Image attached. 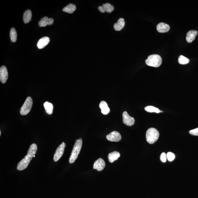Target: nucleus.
Instances as JSON below:
<instances>
[{
  "label": "nucleus",
  "instance_id": "nucleus-1",
  "mask_svg": "<svg viewBox=\"0 0 198 198\" xmlns=\"http://www.w3.org/2000/svg\"><path fill=\"white\" fill-rule=\"evenodd\" d=\"M82 145V140L81 138L76 140L73 149L72 153L69 160V163L72 164L77 159Z\"/></svg>",
  "mask_w": 198,
  "mask_h": 198
},
{
  "label": "nucleus",
  "instance_id": "nucleus-2",
  "mask_svg": "<svg viewBox=\"0 0 198 198\" xmlns=\"http://www.w3.org/2000/svg\"><path fill=\"white\" fill-rule=\"evenodd\" d=\"M145 62L147 65L150 67H159L162 64V58L159 55H151L146 60Z\"/></svg>",
  "mask_w": 198,
  "mask_h": 198
},
{
  "label": "nucleus",
  "instance_id": "nucleus-3",
  "mask_svg": "<svg viewBox=\"0 0 198 198\" xmlns=\"http://www.w3.org/2000/svg\"><path fill=\"white\" fill-rule=\"evenodd\" d=\"M159 133L155 128H151L147 130L146 134L147 141L150 144H153L159 139Z\"/></svg>",
  "mask_w": 198,
  "mask_h": 198
},
{
  "label": "nucleus",
  "instance_id": "nucleus-4",
  "mask_svg": "<svg viewBox=\"0 0 198 198\" xmlns=\"http://www.w3.org/2000/svg\"><path fill=\"white\" fill-rule=\"evenodd\" d=\"M33 104V100L30 97H27L25 102L21 107L20 111L21 114L22 115H25L29 114L32 108Z\"/></svg>",
  "mask_w": 198,
  "mask_h": 198
},
{
  "label": "nucleus",
  "instance_id": "nucleus-5",
  "mask_svg": "<svg viewBox=\"0 0 198 198\" xmlns=\"http://www.w3.org/2000/svg\"><path fill=\"white\" fill-rule=\"evenodd\" d=\"M32 158L29 157L28 156L26 155L24 159L18 163L17 165V170L18 171H22L26 169L28 166Z\"/></svg>",
  "mask_w": 198,
  "mask_h": 198
},
{
  "label": "nucleus",
  "instance_id": "nucleus-6",
  "mask_svg": "<svg viewBox=\"0 0 198 198\" xmlns=\"http://www.w3.org/2000/svg\"><path fill=\"white\" fill-rule=\"evenodd\" d=\"M65 146V144L63 142L57 149L53 158L55 162L58 161L63 155Z\"/></svg>",
  "mask_w": 198,
  "mask_h": 198
},
{
  "label": "nucleus",
  "instance_id": "nucleus-7",
  "mask_svg": "<svg viewBox=\"0 0 198 198\" xmlns=\"http://www.w3.org/2000/svg\"><path fill=\"white\" fill-rule=\"evenodd\" d=\"M106 138L107 140L111 142H119L120 141L121 137L119 132L114 131L111 132L107 135Z\"/></svg>",
  "mask_w": 198,
  "mask_h": 198
},
{
  "label": "nucleus",
  "instance_id": "nucleus-8",
  "mask_svg": "<svg viewBox=\"0 0 198 198\" xmlns=\"http://www.w3.org/2000/svg\"><path fill=\"white\" fill-rule=\"evenodd\" d=\"M123 123L127 126H131L134 124V118L130 116L126 111L123 113Z\"/></svg>",
  "mask_w": 198,
  "mask_h": 198
},
{
  "label": "nucleus",
  "instance_id": "nucleus-9",
  "mask_svg": "<svg viewBox=\"0 0 198 198\" xmlns=\"http://www.w3.org/2000/svg\"><path fill=\"white\" fill-rule=\"evenodd\" d=\"M8 73L7 69L5 66H2L0 68V81L4 84L8 79Z\"/></svg>",
  "mask_w": 198,
  "mask_h": 198
},
{
  "label": "nucleus",
  "instance_id": "nucleus-10",
  "mask_svg": "<svg viewBox=\"0 0 198 198\" xmlns=\"http://www.w3.org/2000/svg\"><path fill=\"white\" fill-rule=\"evenodd\" d=\"M105 166V161L101 158H99L97 160L94 164V169H96L99 171H102Z\"/></svg>",
  "mask_w": 198,
  "mask_h": 198
},
{
  "label": "nucleus",
  "instance_id": "nucleus-11",
  "mask_svg": "<svg viewBox=\"0 0 198 198\" xmlns=\"http://www.w3.org/2000/svg\"><path fill=\"white\" fill-rule=\"evenodd\" d=\"M54 23L53 19L48 18L47 17H45L41 18L39 22V25L40 27H45L47 25H51Z\"/></svg>",
  "mask_w": 198,
  "mask_h": 198
},
{
  "label": "nucleus",
  "instance_id": "nucleus-12",
  "mask_svg": "<svg viewBox=\"0 0 198 198\" xmlns=\"http://www.w3.org/2000/svg\"><path fill=\"white\" fill-rule=\"evenodd\" d=\"M50 41V38L48 37H44L41 38L38 41L37 46L39 49H42L46 47Z\"/></svg>",
  "mask_w": 198,
  "mask_h": 198
},
{
  "label": "nucleus",
  "instance_id": "nucleus-13",
  "mask_svg": "<svg viewBox=\"0 0 198 198\" xmlns=\"http://www.w3.org/2000/svg\"><path fill=\"white\" fill-rule=\"evenodd\" d=\"M157 29L160 33H166L170 30V27L167 24L161 22L157 25Z\"/></svg>",
  "mask_w": 198,
  "mask_h": 198
},
{
  "label": "nucleus",
  "instance_id": "nucleus-14",
  "mask_svg": "<svg viewBox=\"0 0 198 198\" xmlns=\"http://www.w3.org/2000/svg\"><path fill=\"white\" fill-rule=\"evenodd\" d=\"M198 32L197 31L191 30L187 33L186 36V40L187 42L191 43L195 39Z\"/></svg>",
  "mask_w": 198,
  "mask_h": 198
},
{
  "label": "nucleus",
  "instance_id": "nucleus-15",
  "mask_svg": "<svg viewBox=\"0 0 198 198\" xmlns=\"http://www.w3.org/2000/svg\"><path fill=\"white\" fill-rule=\"evenodd\" d=\"M100 108L101 109L102 113L105 115H107L110 112V109H109L108 105L105 101H102L99 105Z\"/></svg>",
  "mask_w": 198,
  "mask_h": 198
},
{
  "label": "nucleus",
  "instance_id": "nucleus-16",
  "mask_svg": "<svg viewBox=\"0 0 198 198\" xmlns=\"http://www.w3.org/2000/svg\"><path fill=\"white\" fill-rule=\"evenodd\" d=\"M37 146L36 144H32L28 151L27 155L32 159L37 152Z\"/></svg>",
  "mask_w": 198,
  "mask_h": 198
},
{
  "label": "nucleus",
  "instance_id": "nucleus-17",
  "mask_svg": "<svg viewBox=\"0 0 198 198\" xmlns=\"http://www.w3.org/2000/svg\"><path fill=\"white\" fill-rule=\"evenodd\" d=\"M125 22L124 19L120 18L119 19L117 23L114 24V28L116 31H121L124 27Z\"/></svg>",
  "mask_w": 198,
  "mask_h": 198
},
{
  "label": "nucleus",
  "instance_id": "nucleus-18",
  "mask_svg": "<svg viewBox=\"0 0 198 198\" xmlns=\"http://www.w3.org/2000/svg\"><path fill=\"white\" fill-rule=\"evenodd\" d=\"M120 154L119 152L114 151L108 154V160L110 163H113L114 161L117 160L118 158L120 157Z\"/></svg>",
  "mask_w": 198,
  "mask_h": 198
},
{
  "label": "nucleus",
  "instance_id": "nucleus-19",
  "mask_svg": "<svg viewBox=\"0 0 198 198\" xmlns=\"http://www.w3.org/2000/svg\"><path fill=\"white\" fill-rule=\"evenodd\" d=\"M32 17V14L31 10H26L23 15V20L24 23H28L31 21Z\"/></svg>",
  "mask_w": 198,
  "mask_h": 198
},
{
  "label": "nucleus",
  "instance_id": "nucleus-20",
  "mask_svg": "<svg viewBox=\"0 0 198 198\" xmlns=\"http://www.w3.org/2000/svg\"><path fill=\"white\" fill-rule=\"evenodd\" d=\"M76 9V6L75 5L70 3L64 8L62 11L69 14L73 13Z\"/></svg>",
  "mask_w": 198,
  "mask_h": 198
},
{
  "label": "nucleus",
  "instance_id": "nucleus-21",
  "mask_svg": "<svg viewBox=\"0 0 198 198\" xmlns=\"http://www.w3.org/2000/svg\"><path fill=\"white\" fill-rule=\"evenodd\" d=\"M44 106L46 112L48 114L53 113V104L48 102H46L44 104Z\"/></svg>",
  "mask_w": 198,
  "mask_h": 198
},
{
  "label": "nucleus",
  "instance_id": "nucleus-22",
  "mask_svg": "<svg viewBox=\"0 0 198 198\" xmlns=\"http://www.w3.org/2000/svg\"><path fill=\"white\" fill-rule=\"evenodd\" d=\"M10 36L11 40L12 42L15 43L17 40V33L16 30L14 28H12L10 29Z\"/></svg>",
  "mask_w": 198,
  "mask_h": 198
},
{
  "label": "nucleus",
  "instance_id": "nucleus-23",
  "mask_svg": "<svg viewBox=\"0 0 198 198\" xmlns=\"http://www.w3.org/2000/svg\"><path fill=\"white\" fill-rule=\"evenodd\" d=\"M145 110L147 112L150 113H159L162 112L163 111L160 110L157 107L152 106H148L145 107Z\"/></svg>",
  "mask_w": 198,
  "mask_h": 198
},
{
  "label": "nucleus",
  "instance_id": "nucleus-24",
  "mask_svg": "<svg viewBox=\"0 0 198 198\" xmlns=\"http://www.w3.org/2000/svg\"><path fill=\"white\" fill-rule=\"evenodd\" d=\"M102 6L103 7L105 12H107V13H111L113 11L114 9V6L109 3L104 4Z\"/></svg>",
  "mask_w": 198,
  "mask_h": 198
},
{
  "label": "nucleus",
  "instance_id": "nucleus-25",
  "mask_svg": "<svg viewBox=\"0 0 198 198\" xmlns=\"http://www.w3.org/2000/svg\"><path fill=\"white\" fill-rule=\"evenodd\" d=\"M178 61L179 63L180 64L185 65V64H186L189 63V60L183 55H181L179 57Z\"/></svg>",
  "mask_w": 198,
  "mask_h": 198
},
{
  "label": "nucleus",
  "instance_id": "nucleus-26",
  "mask_svg": "<svg viewBox=\"0 0 198 198\" xmlns=\"http://www.w3.org/2000/svg\"><path fill=\"white\" fill-rule=\"evenodd\" d=\"M168 160L170 161H173L175 159V154L173 153L169 152H168L166 155Z\"/></svg>",
  "mask_w": 198,
  "mask_h": 198
},
{
  "label": "nucleus",
  "instance_id": "nucleus-27",
  "mask_svg": "<svg viewBox=\"0 0 198 198\" xmlns=\"http://www.w3.org/2000/svg\"><path fill=\"white\" fill-rule=\"evenodd\" d=\"M189 133L191 135H194V136H198V128L190 130Z\"/></svg>",
  "mask_w": 198,
  "mask_h": 198
},
{
  "label": "nucleus",
  "instance_id": "nucleus-28",
  "mask_svg": "<svg viewBox=\"0 0 198 198\" xmlns=\"http://www.w3.org/2000/svg\"><path fill=\"white\" fill-rule=\"evenodd\" d=\"M160 159L163 162H166L167 159V156L165 153H163L160 156Z\"/></svg>",
  "mask_w": 198,
  "mask_h": 198
},
{
  "label": "nucleus",
  "instance_id": "nucleus-29",
  "mask_svg": "<svg viewBox=\"0 0 198 198\" xmlns=\"http://www.w3.org/2000/svg\"><path fill=\"white\" fill-rule=\"evenodd\" d=\"M98 8V10H100V12H101V13H105V10H104V8H103V7L101 6H99Z\"/></svg>",
  "mask_w": 198,
  "mask_h": 198
},
{
  "label": "nucleus",
  "instance_id": "nucleus-30",
  "mask_svg": "<svg viewBox=\"0 0 198 198\" xmlns=\"http://www.w3.org/2000/svg\"><path fill=\"white\" fill-rule=\"evenodd\" d=\"M1 131H0V135H1Z\"/></svg>",
  "mask_w": 198,
  "mask_h": 198
}]
</instances>
